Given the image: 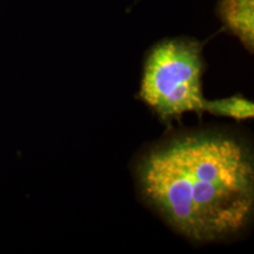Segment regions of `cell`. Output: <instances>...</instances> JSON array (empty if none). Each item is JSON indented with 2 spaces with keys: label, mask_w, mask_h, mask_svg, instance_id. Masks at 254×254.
Masks as SVG:
<instances>
[{
  "label": "cell",
  "mask_w": 254,
  "mask_h": 254,
  "mask_svg": "<svg viewBox=\"0 0 254 254\" xmlns=\"http://www.w3.org/2000/svg\"><path fill=\"white\" fill-rule=\"evenodd\" d=\"M217 14L224 27L253 53L254 0H218Z\"/></svg>",
  "instance_id": "cell-3"
},
{
  "label": "cell",
  "mask_w": 254,
  "mask_h": 254,
  "mask_svg": "<svg viewBox=\"0 0 254 254\" xmlns=\"http://www.w3.org/2000/svg\"><path fill=\"white\" fill-rule=\"evenodd\" d=\"M141 198L174 231L214 243L245 231L254 213V159L239 136L184 132L148 148L135 165Z\"/></svg>",
  "instance_id": "cell-1"
},
{
  "label": "cell",
  "mask_w": 254,
  "mask_h": 254,
  "mask_svg": "<svg viewBox=\"0 0 254 254\" xmlns=\"http://www.w3.org/2000/svg\"><path fill=\"white\" fill-rule=\"evenodd\" d=\"M202 50L199 40L189 37L166 38L148 50L138 97L163 123L204 113Z\"/></svg>",
  "instance_id": "cell-2"
},
{
  "label": "cell",
  "mask_w": 254,
  "mask_h": 254,
  "mask_svg": "<svg viewBox=\"0 0 254 254\" xmlns=\"http://www.w3.org/2000/svg\"><path fill=\"white\" fill-rule=\"evenodd\" d=\"M204 112H208L221 118H231L241 122V120L253 118L254 103L241 94H234L215 100L206 99Z\"/></svg>",
  "instance_id": "cell-4"
}]
</instances>
